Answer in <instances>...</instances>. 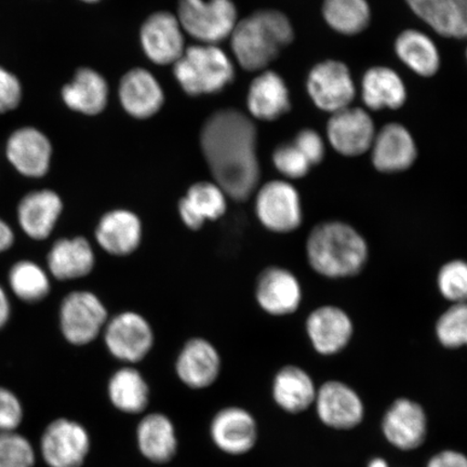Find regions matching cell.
Segmentation results:
<instances>
[{"mask_svg":"<svg viewBox=\"0 0 467 467\" xmlns=\"http://www.w3.org/2000/svg\"><path fill=\"white\" fill-rule=\"evenodd\" d=\"M136 436L140 453L151 463L171 462L178 453L177 430L166 414H146L137 426Z\"/></svg>","mask_w":467,"mask_h":467,"instance_id":"obj_25","label":"cell"},{"mask_svg":"<svg viewBox=\"0 0 467 467\" xmlns=\"http://www.w3.org/2000/svg\"><path fill=\"white\" fill-rule=\"evenodd\" d=\"M323 16L337 33L355 36L369 26L371 9L367 0H325Z\"/></svg>","mask_w":467,"mask_h":467,"instance_id":"obj_35","label":"cell"},{"mask_svg":"<svg viewBox=\"0 0 467 467\" xmlns=\"http://www.w3.org/2000/svg\"><path fill=\"white\" fill-rule=\"evenodd\" d=\"M306 89L313 103L330 114L350 107L356 96L349 68L337 60L317 64L308 73Z\"/></svg>","mask_w":467,"mask_h":467,"instance_id":"obj_9","label":"cell"},{"mask_svg":"<svg viewBox=\"0 0 467 467\" xmlns=\"http://www.w3.org/2000/svg\"><path fill=\"white\" fill-rule=\"evenodd\" d=\"M140 37L146 57L159 66L174 64L185 50L182 26L177 16L166 11L150 16Z\"/></svg>","mask_w":467,"mask_h":467,"instance_id":"obj_15","label":"cell"},{"mask_svg":"<svg viewBox=\"0 0 467 467\" xmlns=\"http://www.w3.org/2000/svg\"><path fill=\"white\" fill-rule=\"evenodd\" d=\"M83 2L88 3V4H95V3L100 2V0H83Z\"/></svg>","mask_w":467,"mask_h":467,"instance_id":"obj_47","label":"cell"},{"mask_svg":"<svg viewBox=\"0 0 467 467\" xmlns=\"http://www.w3.org/2000/svg\"><path fill=\"white\" fill-rule=\"evenodd\" d=\"M437 287L446 300L467 303V262L453 260L441 267L437 275Z\"/></svg>","mask_w":467,"mask_h":467,"instance_id":"obj_38","label":"cell"},{"mask_svg":"<svg viewBox=\"0 0 467 467\" xmlns=\"http://www.w3.org/2000/svg\"><path fill=\"white\" fill-rule=\"evenodd\" d=\"M249 113L256 119L273 121L287 114L290 93L284 78L273 71L262 72L251 83L247 97Z\"/></svg>","mask_w":467,"mask_h":467,"instance_id":"obj_28","label":"cell"},{"mask_svg":"<svg viewBox=\"0 0 467 467\" xmlns=\"http://www.w3.org/2000/svg\"><path fill=\"white\" fill-rule=\"evenodd\" d=\"M255 213L268 231L294 232L303 221L299 192L285 181L274 180L262 186L255 197Z\"/></svg>","mask_w":467,"mask_h":467,"instance_id":"obj_8","label":"cell"},{"mask_svg":"<svg viewBox=\"0 0 467 467\" xmlns=\"http://www.w3.org/2000/svg\"><path fill=\"white\" fill-rule=\"evenodd\" d=\"M435 334L443 348L467 347V303H455L442 313L437 320Z\"/></svg>","mask_w":467,"mask_h":467,"instance_id":"obj_36","label":"cell"},{"mask_svg":"<svg viewBox=\"0 0 467 467\" xmlns=\"http://www.w3.org/2000/svg\"><path fill=\"white\" fill-rule=\"evenodd\" d=\"M52 151L49 139L34 127L16 130L5 144V157L10 165L28 179L46 177L50 171Z\"/></svg>","mask_w":467,"mask_h":467,"instance_id":"obj_13","label":"cell"},{"mask_svg":"<svg viewBox=\"0 0 467 467\" xmlns=\"http://www.w3.org/2000/svg\"><path fill=\"white\" fill-rule=\"evenodd\" d=\"M62 99L74 112L88 116L100 114L109 100L107 80L95 69L79 68L71 83L63 87Z\"/></svg>","mask_w":467,"mask_h":467,"instance_id":"obj_30","label":"cell"},{"mask_svg":"<svg viewBox=\"0 0 467 467\" xmlns=\"http://www.w3.org/2000/svg\"><path fill=\"white\" fill-rule=\"evenodd\" d=\"M368 467H389L387 461L382 458H376L370 461L369 465Z\"/></svg>","mask_w":467,"mask_h":467,"instance_id":"obj_46","label":"cell"},{"mask_svg":"<svg viewBox=\"0 0 467 467\" xmlns=\"http://www.w3.org/2000/svg\"><path fill=\"white\" fill-rule=\"evenodd\" d=\"M63 208L62 198L55 191L43 189L29 192L17 204V224L33 241H46L54 233Z\"/></svg>","mask_w":467,"mask_h":467,"instance_id":"obj_17","label":"cell"},{"mask_svg":"<svg viewBox=\"0 0 467 467\" xmlns=\"http://www.w3.org/2000/svg\"><path fill=\"white\" fill-rule=\"evenodd\" d=\"M36 451L19 431L0 433V467H35Z\"/></svg>","mask_w":467,"mask_h":467,"instance_id":"obj_37","label":"cell"},{"mask_svg":"<svg viewBox=\"0 0 467 467\" xmlns=\"http://www.w3.org/2000/svg\"><path fill=\"white\" fill-rule=\"evenodd\" d=\"M382 431L394 447L404 451H416L423 445L428 435V418L418 402L400 399L384 414Z\"/></svg>","mask_w":467,"mask_h":467,"instance_id":"obj_16","label":"cell"},{"mask_svg":"<svg viewBox=\"0 0 467 467\" xmlns=\"http://www.w3.org/2000/svg\"><path fill=\"white\" fill-rule=\"evenodd\" d=\"M368 254L366 239L341 221H327L315 226L306 242L309 265L328 278L356 275L363 270Z\"/></svg>","mask_w":467,"mask_h":467,"instance_id":"obj_2","label":"cell"},{"mask_svg":"<svg viewBox=\"0 0 467 467\" xmlns=\"http://www.w3.org/2000/svg\"><path fill=\"white\" fill-rule=\"evenodd\" d=\"M295 38L288 16L278 10H259L238 21L231 35L236 60L249 72L262 71Z\"/></svg>","mask_w":467,"mask_h":467,"instance_id":"obj_3","label":"cell"},{"mask_svg":"<svg viewBox=\"0 0 467 467\" xmlns=\"http://www.w3.org/2000/svg\"><path fill=\"white\" fill-rule=\"evenodd\" d=\"M428 467H467V457L454 451H441L429 461Z\"/></svg>","mask_w":467,"mask_h":467,"instance_id":"obj_43","label":"cell"},{"mask_svg":"<svg viewBox=\"0 0 467 467\" xmlns=\"http://www.w3.org/2000/svg\"><path fill=\"white\" fill-rule=\"evenodd\" d=\"M175 371L192 389H203L217 381L221 371L218 350L204 338H192L179 354Z\"/></svg>","mask_w":467,"mask_h":467,"instance_id":"obj_21","label":"cell"},{"mask_svg":"<svg viewBox=\"0 0 467 467\" xmlns=\"http://www.w3.org/2000/svg\"><path fill=\"white\" fill-rule=\"evenodd\" d=\"M25 407L10 389L0 387V433L16 431L25 420Z\"/></svg>","mask_w":467,"mask_h":467,"instance_id":"obj_40","label":"cell"},{"mask_svg":"<svg viewBox=\"0 0 467 467\" xmlns=\"http://www.w3.org/2000/svg\"><path fill=\"white\" fill-rule=\"evenodd\" d=\"M409 8L437 34L467 38V0H406Z\"/></svg>","mask_w":467,"mask_h":467,"instance_id":"obj_26","label":"cell"},{"mask_svg":"<svg viewBox=\"0 0 467 467\" xmlns=\"http://www.w3.org/2000/svg\"><path fill=\"white\" fill-rule=\"evenodd\" d=\"M273 399L284 411L296 414L307 410L317 399V389L308 373L296 366H285L273 379Z\"/></svg>","mask_w":467,"mask_h":467,"instance_id":"obj_31","label":"cell"},{"mask_svg":"<svg viewBox=\"0 0 467 467\" xmlns=\"http://www.w3.org/2000/svg\"><path fill=\"white\" fill-rule=\"evenodd\" d=\"M209 435L220 451L241 457L254 451L258 442L259 428L254 417L242 407H226L214 414Z\"/></svg>","mask_w":467,"mask_h":467,"instance_id":"obj_11","label":"cell"},{"mask_svg":"<svg viewBox=\"0 0 467 467\" xmlns=\"http://www.w3.org/2000/svg\"><path fill=\"white\" fill-rule=\"evenodd\" d=\"M11 314H13V306L7 290L0 285V330L8 325Z\"/></svg>","mask_w":467,"mask_h":467,"instance_id":"obj_45","label":"cell"},{"mask_svg":"<svg viewBox=\"0 0 467 467\" xmlns=\"http://www.w3.org/2000/svg\"><path fill=\"white\" fill-rule=\"evenodd\" d=\"M326 130L332 149L346 157H358L370 150L377 133L367 110L352 107L331 114Z\"/></svg>","mask_w":467,"mask_h":467,"instance_id":"obj_12","label":"cell"},{"mask_svg":"<svg viewBox=\"0 0 467 467\" xmlns=\"http://www.w3.org/2000/svg\"><path fill=\"white\" fill-rule=\"evenodd\" d=\"M255 297L263 311L273 317H285L299 308L302 288L290 271L278 266L267 267L259 276Z\"/></svg>","mask_w":467,"mask_h":467,"instance_id":"obj_20","label":"cell"},{"mask_svg":"<svg viewBox=\"0 0 467 467\" xmlns=\"http://www.w3.org/2000/svg\"><path fill=\"white\" fill-rule=\"evenodd\" d=\"M273 163L277 171L289 179H302L313 167L294 142L277 146L273 153Z\"/></svg>","mask_w":467,"mask_h":467,"instance_id":"obj_39","label":"cell"},{"mask_svg":"<svg viewBox=\"0 0 467 467\" xmlns=\"http://www.w3.org/2000/svg\"><path fill=\"white\" fill-rule=\"evenodd\" d=\"M309 341L317 353H340L352 340L353 321L346 311L334 306H320L308 315L306 325Z\"/></svg>","mask_w":467,"mask_h":467,"instance_id":"obj_18","label":"cell"},{"mask_svg":"<svg viewBox=\"0 0 467 467\" xmlns=\"http://www.w3.org/2000/svg\"><path fill=\"white\" fill-rule=\"evenodd\" d=\"M370 150L373 166L384 173L408 171L418 157L412 134L397 122L385 125L376 133Z\"/></svg>","mask_w":467,"mask_h":467,"instance_id":"obj_19","label":"cell"},{"mask_svg":"<svg viewBox=\"0 0 467 467\" xmlns=\"http://www.w3.org/2000/svg\"><path fill=\"white\" fill-rule=\"evenodd\" d=\"M314 404L320 421L335 430H352L363 421L365 416L360 396L340 381H328L321 385Z\"/></svg>","mask_w":467,"mask_h":467,"instance_id":"obj_14","label":"cell"},{"mask_svg":"<svg viewBox=\"0 0 467 467\" xmlns=\"http://www.w3.org/2000/svg\"><path fill=\"white\" fill-rule=\"evenodd\" d=\"M361 99L371 110L399 109L407 101V87L393 68L373 67L361 78Z\"/></svg>","mask_w":467,"mask_h":467,"instance_id":"obj_29","label":"cell"},{"mask_svg":"<svg viewBox=\"0 0 467 467\" xmlns=\"http://www.w3.org/2000/svg\"><path fill=\"white\" fill-rule=\"evenodd\" d=\"M50 274L38 263L21 260L10 267L8 285L17 299L25 303H38L46 299L51 291Z\"/></svg>","mask_w":467,"mask_h":467,"instance_id":"obj_34","label":"cell"},{"mask_svg":"<svg viewBox=\"0 0 467 467\" xmlns=\"http://www.w3.org/2000/svg\"><path fill=\"white\" fill-rule=\"evenodd\" d=\"M294 142L311 162L312 166L319 165L326 155V145L320 134L314 130H302L296 134Z\"/></svg>","mask_w":467,"mask_h":467,"instance_id":"obj_42","label":"cell"},{"mask_svg":"<svg viewBox=\"0 0 467 467\" xmlns=\"http://www.w3.org/2000/svg\"><path fill=\"white\" fill-rule=\"evenodd\" d=\"M256 138L254 121L235 109L217 110L202 125L201 146L204 160L214 183L232 200L247 201L259 184Z\"/></svg>","mask_w":467,"mask_h":467,"instance_id":"obj_1","label":"cell"},{"mask_svg":"<svg viewBox=\"0 0 467 467\" xmlns=\"http://www.w3.org/2000/svg\"><path fill=\"white\" fill-rule=\"evenodd\" d=\"M142 223L130 210L117 209L105 213L99 221L96 239L104 251L116 256L130 255L142 241Z\"/></svg>","mask_w":467,"mask_h":467,"instance_id":"obj_23","label":"cell"},{"mask_svg":"<svg viewBox=\"0 0 467 467\" xmlns=\"http://www.w3.org/2000/svg\"><path fill=\"white\" fill-rule=\"evenodd\" d=\"M95 265V251L84 237L57 239L47 255V271L58 282L84 278Z\"/></svg>","mask_w":467,"mask_h":467,"instance_id":"obj_22","label":"cell"},{"mask_svg":"<svg viewBox=\"0 0 467 467\" xmlns=\"http://www.w3.org/2000/svg\"><path fill=\"white\" fill-rule=\"evenodd\" d=\"M16 242V233L13 227L4 219L0 218V254L7 253L13 248Z\"/></svg>","mask_w":467,"mask_h":467,"instance_id":"obj_44","label":"cell"},{"mask_svg":"<svg viewBox=\"0 0 467 467\" xmlns=\"http://www.w3.org/2000/svg\"><path fill=\"white\" fill-rule=\"evenodd\" d=\"M173 66L175 79L192 97L223 90L235 78L231 58L217 45L189 47Z\"/></svg>","mask_w":467,"mask_h":467,"instance_id":"obj_4","label":"cell"},{"mask_svg":"<svg viewBox=\"0 0 467 467\" xmlns=\"http://www.w3.org/2000/svg\"><path fill=\"white\" fill-rule=\"evenodd\" d=\"M226 197L217 183H195L179 202L180 218L190 230H201L207 221L223 217L227 208Z\"/></svg>","mask_w":467,"mask_h":467,"instance_id":"obj_27","label":"cell"},{"mask_svg":"<svg viewBox=\"0 0 467 467\" xmlns=\"http://www.w3.org/2000/svg\"><path fill=\"white\" fill-rule=\"evenodd\" d=\"M22 96L19 78L8 69L0 67V114L11 112L19 107Z\"/></svg>","mask_w":467,"mask_h":467,"instance_id":"obj_41","label":"cell"},{"mask_svg":"<svg viewBox=\"0 0 467 467\" xmlns=\"http://www.w3.org/2000/svg\"><path fill=\"white\" fill-rule=\"evenodd\" d=\"M58 321L64 338L76 347L87 346L100 336L109 321L107 307L93 292H69L61 302Z\"/></svg>","mask_w":467,"mask_h":467,"instance_id":"obj_6","label":"cell"},{"mask_svg":"<svg viewBox=\"0 0 467 467\" xmlns=\"http://www.w3.org/2000/svg\"><path fill=\"white\" fill-rule=\"evenodd\" d=\"M108 395L110 404L126 414L143 413L150 402L149 385L132 367L121 368L110 377Z\"/></svg>","mask_w":467,"mask_h":467,"instance_id":"obj_33","label":"cell"},{"mask_svg":"<svg viewBox=\"0 0 467 467\" xmlns=\"http://www.w3.org/2000/svg\"><path fill=\"white\" fill-rule=\"evenodd\" d=\"M177 17L182 29L203 45L231 37L238 22L232 0H180Z\"/></svg>","mask_w":467,"mask_h":467,"instance_id":"obj_5","label":"cell"},{"mask_svg":"<svg viewBox=\"0 0 467 467\" xmlns=\"http://www.w3.org/2000/svg\"><path fill=\"white\" fill-rule=\"evenodd\" d=\"M395 52L405 66L422 78H431L441 68V54L434 40L418 29H406L395 40Z\"/></svg>","mask_w":467,"mask_h":467,"instance_id":"obj_32","label":"cell"},{"mask_svg":"<svg viewBox=\"0 0 467 467\" xmlns=\"http://www.w3.org/2000/svg\"><path fill=\"white\" fill-rule=\"evenodd\" d=\"M103 331L109 353L128 364L139 363L153 348V330L149 321L138 313L116 315L108 321Z\"/></svg>","mask_w":467,"mask_h":467,"instance_id":"obj_10","label":"cell"},{"mask_svg":"<svg viewBox=\"0 0 467 467\" xmlns=\"http://www.w3.org/2000/svg\"><path fill=\"white\" fill-rule=\"evenodd\" d=\"M91 451V437L75 420L57 418L46 426L39 453L48 467H81Z\"/></svg>","mask_w":467,"mask_h":467,"instance_id":"obj_7","label":"cell"},{"mask_svg":"<svg viewBox=\"0 0 467 467\" xmlns=\"http://www.w3.org/2000/svg\"><path fill=\"white\" fill-rule=\"evenodd\" d=\"M119 96L126 112L138 119L159 113L165 101L159 80L144 68H133L121 78Z\"/></svg>","mask_w":467,"mask_h":467,"instance_id":"obj_24","label":"cell"},{"mask_svg":"<svg viewBox=\"0 0 467 467\" xmlns=\"http://www.w3.org/2000/svg\"><path fill=\"white\" fill-rule=\"evenodd\" d=\"M466 58H467V49H466Z\"/></svg>","mask_w":467,"mask_h":467,"instance_id":"obj_48","label":"cell"}]
</instances>
